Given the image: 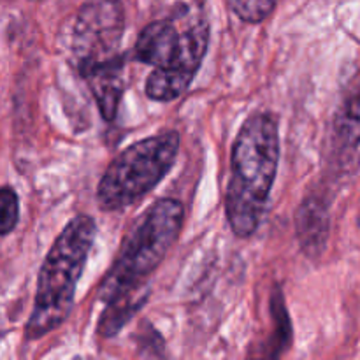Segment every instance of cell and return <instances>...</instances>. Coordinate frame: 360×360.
I'll list each match as a JSON object with an SVG mask.
<instances>
[{"instance_id": "obj_1", "label": "cell", "mask_w": 360, "mask_h": 360, "mask_svg": "<svg viewBox=\"0 0 360 360\" xmlns=\"http://www.w3.org/2000/svg\"><path fill=\"white\" fill-rule=\"evenodd\" d=\"M183 220L185 210L179 200L160 199L143 214L125 239L118 259L98 287V299L104 302L98 322L102 338L115 336L143 308L148 297L144 292L148 280L178 241Z\"/></svg>"}, {"instance_id": "obj_2", "label": "cell", "mask_w": 360, "mask_h": 360, "mask_svg": "<svg viewBox=\"0 0 360 360\" xmlns=\"http://www.w3.org/2000/svg\"><path fill=\"white\" fill-rule=\"evenodd\" d=\"M210 46V21L199 0H183L162 20L143 28L132 56L153 67L144 91L155 102L181 97L202 65Z\"/></svg>"}, {"instance_id": "obj_3", "label": "cell", "mask_w": 360, "mask_h": 360, "mask_svg": "<svg viewBox=\"0 0 360 360\" xmlns=\"http://www.w3.org/2000/svg\"><path fill=\"white\" fill-rule=\"evenodd\" d=\"M280 162L278 122L269 112L250 116L232 144L231 169L225 214L229 227L238 238L257 232L273 190Z\"/></svg>"}, {"instance_id": "obj_4", "label": "cell", "mask_w": 360, "mask_h": 360, "mask_svg": "<svg viewBox=\"0 0 360 360\" xmlns=\"http://www.w3.org/2000/svg\"><path fill=\"white\" fill-rule=\"evenodd\" d=\"M95 232L97 225L94 218L79 214L55 239L39 271L34 308L25 329L27 340H41L69 319Z\"/></svg>"}, {"instance_id": "obj_5", "label": "cell", "mask_w": 360, "mask_h": 360, "mask_svg": "<svg viewBox=\"0 0 360 360\" xmlns=\"http://www.w3.org/2000/svg\"><path fill=\"white\" fill-rule=\"evenodd\" d=\"M179 141L176 130H165L123 150L98 181L97 202L101 210H123L151 192L174 165Z\"/></svg>"}, {"instance_id": "obj_6", "label": "cell", "mask_w": 360, "mask_h": 360, "mask_svg": "<svg viewBox=\"0 0 360 360\" xmlns=\"http://www.w3.org/2000/svg\"><path fill=\"white\" fill-rule=\"evenodd\" d=\"M123 34L125 9L122 0H84L72 34L77 69L118 55Z\"/></svg>"}, {"instance_id": "obj_7", "label": "cell", "mask_w": 360, "mask_h": 360, "mask_svg": "<svg viewBox=\"0 0 360 360\" xmlns=\"http://www.w3.org/2000/svg\"><path fill=\"white\" fill-rule=\"evenodd\" d=\"M123 70H125V60L120 53L79 70L86 79L98 105V111L105 122H112L118 115V105L123 97V90H125Z\"/></svg>"}, {"instance_id": "obj_8", "label": "cell", "mask_w": 360, "mask_h": 360, "mask_svg": "<svg viewBox=\"0 0 360 360\" xmlns=\"http://www.w3.org/2000/svg\"><path fill=\"white\" fill-rule=\"evenodd\" d=\"M295 232L302 253L308 259H320L329 243L330 211L320 195H308L295 213Z\"/></svg>"}, {"instance_id": "obj_9", "label": "cell", "mask_w": 360, "mask_h": 360, "mask_svg": "<svg viewBox=\"0 0 360 360\" xmlns=\"http://www.w3.org/2000/svg\"><path fill=\"white\" fill-rule=\"evenodd\" d=\"M271 313H273L274 334L269 347L271 352L267 355H269V357H278V355L283 354V350H287L288 345H290L292 341L290 320H288V313L287 309H285L283 297H281L278 288L273 292V297H271Z\"/></svg>"}, {"instance_id": "obj_10", "label": "cell", "mask_w": 360, "mask_h": 360, "mask_svg": "<svg viewBox=\"0 0 360 360\" xmlns=\"http://www.w3.org/2000/svg\"><path fill=\"white\" fill-rule=\"evenodd\" d=\"M229 7L246 23H262L273 14L278 0H227Z\"/></svg>"}, {"instance_id": "obj_11", "label": "cell", "mask_w": 360, "mask_h": 360, "mask_svg": "<svg viewBox=\"0 0 360 360\" xmlns=\"http://www.w3.org/2000/svg\"><path fill=\"white\" fill-rule=\"evenodd\" d=\"M20 220V199L11 186L0 188V236H7L16 229Z\"/></svg>"}, {"instance_id": "obj_12", "label": "cell", "mask_w": 360, "mask_h": 360, "mask_svg": "<svg viewBox=\"0 0 360 360\" xmlns=\"http://www.w3.org/2000/svg\"><path fill=\"white\" fill-rule=\"evenodd\" d=\"M37 2H39V0H37Z\"/></svg>"}]
</instances>
